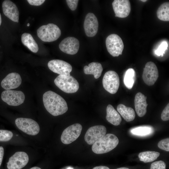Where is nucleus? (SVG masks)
Here are the masks:
<instances>
[{
    "label": "nucleus",
    "instance_id": "1",
    "mask_svg": "<svg viewBox=\"0 0 169 169\" xmlns=\"http://www.w3.org/2000/svg\"><path fill=\"white\" fill-rule=\"evenodd\" d=\"M43 99L46 109L53 116L62 115L68 110L64 99L53 91L49 90L45 92L43 95Z\"/></svg>",
    "mask_w": 169,
    "mask_h": 169
},
{
    "label": "nucleus",
    "instance_id": "2",
    "mask_svg": "<svg viewBox=\"0 0 169 169\" xmlns=\"http://www.w3.org/2000/svg\"><path fill=\"white\" fill-rule=\"evenodd\" d=\"M118 143L119 140L115 135L107 134L92 145V151L97 154L106 153L116 147Z\"/></svg>",
    "mask_w": 169,
    "mask_h": 169
},
{
    "label": "nucleus",
    "instance_id": "3",
    "mask_svg": "<svg viewBox=\"0 0 169 169\" xmlns=\"http://www.w3.org/2000/svg\"><path fill=\"white\" fill-rule=\"evenodd\" d=\"M38 36L42 41L51 42L57 40L60 36L61 31L59 27L53 23H49L40 27L37 30Z\"/></svg>",
    "mask_w": 169,
    "mask_h": 169
},
{
    "label": "nucleus",
    "instance_id": "4",
    "mask_svg": "<svg viewBox=\"0 0 169 169\" xmlns=\"http://www.w3.org/2000/svg\"><path fill=\"white\" fill-rule=\"evenodd\" d=\"M54 83L59 89L67 93H75L79 87L78 81L70 75H59L54 79Z\"/></svg>",
    "mask_w": 169,
    "mask_h": 169
},
{
    "label": "nucleus",
    "instance_id": "5",
    "mask_svg": "<svg viewBox=\"0 0 169 169\" xmlns=\"http://www.w3.org/2000/svg\"><path fill=\"white\" fill-rule=\"evenodd\" d=\"M106 46L108 52L113 57L121 55L124 45L122 39L118 35L112 34L106 38Z\"/></svg>",
    "mask_w": 169,
    "mask_h": 169
},
{
    "label": "nucleus",
    "instance_id": "6",
    "mask_svg": "<svg viewBox=\"0 0 169 169\" xmlns=\"http://www.w3.org/2000/svg\"><path fill=\"white\" fill-rule=\"evenodd\" d=\"M15 123L19 129L28 135H36L40 131L38 124L31 119L18 118L16 119Z\"/></svg>",
    "mask_w": 169,
    "mask_h": 169
},
{
    "label": "nucleus",
    "instance_id": "7",
    "mask_svg": "<svg viewBox=\"0 0 169 169\" xmlns=\"http://www.w3.org/2000/svg\"><path fill=\"white\" fill-rule=\"evenodd\" d=\"M102 84L104 88L107 92L113 94L116 93L120 85V79L118 74L114 71L107 72L103 76Z\"/></svg>",
    "mask_w": 169,
    "mask_h": 169
},
{
    "label": "nucleus",
    "instance_id": "8",
    "mask_svg": "<svg viewBox=\"0 0 169 169\" xmlns=\"http://www.w3.org/2000/svg\"><path fill=\"white\" fill-rule=\"evenodd\" d=\"M2 100L11 106H17L23 103L25 96L23 92L21 91L5 90L1 94Z\"/></svg>",
    "mask_w": 169,
    "mask_h": 169
},
{
    "label": "nucleus",
    "instance_id": "9",
    "mask_svg": "<svg viewBox=\"0 0 169 169\" xmlns=\"http://www.w3.org/2000/svg\"><path fill=\"white\" fill-rule=\"evenodd\" d=\"M81 125L76 123L71 125L63 132L61 136V141L64 144H69L76 140L80 135L82 130Z\"/></svg>",
    "mask_w": 169,
    "mask_h": 169
},
{
    "label": "nucleus",
    "instance_id": "10",
    "mask_svg": "<svg viewBox=\"0 0 169 169\" xmlns=\"http://www.w3.org/2000/svg\"><path fill=\"white\" fill-rule=\"evenodd\" d=\"M106 132V127L102 125H96L89 128L84 136V140L89 145H93L102 138Z\"/></svg>",
    "mask_w": 169,
    "mask_h": 169
},
{
    "label": "nucleus",
    "instance_id": "11",
    "mask_svg": "<svg viewBox=\"0 0 169 169\" xmlns=\"http://www.w3.org/2000/svg\"><path fill=\"white\" fill-rule=\"evenodd\" d=\"M158 77V70L155 64L151 61L147 62L144 68L142 75L145 83L149 86L153 85Z\"/></svg>",
    "mask_w": 169,
    "mask_h": 169
},
{
    "label": "nucleus",
    "instance_id": "12",
    "mask_svg": "<svg viewBox=\"0 0 169 169\" xmlns=\"http://www.w3.org/2000/svg\"><path fill=\"white\" fill-rule=\"evenodd\" d=\"M28 161L29 157L26 152H17L9 158L7 167L8 169H21L27 164Z\"/></svg>",
    "mask_w": 169,
    "mask_h": 169
},
{
    "label": "nucleus",
    "instance_id": "13",
    "mask_svg": "<svg viewBox=\"0 0 169 169\" xmlns=\"http://www.w3.org/2000/svg\"><path fill=\"white\" fill-rule=\"evenodd\" d=\"M48 66L50 70L59 75H70L72 69L69 64L59 59H53L49 61Z\"/></svg>",
    "mask_w": 169,
    "mask_h": 169
},
{
    "label": "nucleus",
    "instance_id": "14",
    "mask_svg": "<svg viewBox=\"0 0 169 169\" xmlns=\"http://www.w3.org/2000/svg\"><path fill=\"white\" fill-rule=\"evenodd\" d=\"M79 47V40L72 37H67L60 43L59 48L63 52L68 54L74 55L78 52Z\"/></svg>",
    "mask_w": 169,
    "mask_h": 169
},
{
    "label": "nucleus",
    "instance_id": "15",
    "mask_svg": "<svg viewBox=\"0 0 169 169\" xmlns=\"http://www.w3.org/2000/svg\"><path fill=\"white\" fill-rule=\"evenodd\" d=\"M99 24L97 19L92 13H89L86 15L84 24V28L86 35L93 37L97 33Z\"/></svg>",
    "mask_w": 169,
    "mask_h": 169
},
{
    "label": "nucleus",
    "instance_id": "16",
    "mask_svg": "<svg viewBox=\"0 0 169 169\" xmlns=\"http://www.w3.org/2000/svg\"><path fill=\"white\" fill-rule=\"evenodd\" d=\"M112 5L116 17L125 18L130 13L131 4L128 0H115Z\"/></svg>",
    "mask_w": 169,
    "mask_h": 169
},
{
    "label": "nucleus",
    "instance_id": "17",
    "mask_svg": "<svg viewBox=\"0 0 169 169\" xmlns=\"http://www.w3.org/2000/svg\"><path fill=\"white\" fill-rule=\"evenodd\" d=\"M2 8L6 16L13 22H18L19 12L14 3L10 0H4L2 3Z\"/></svg>",
    "mask_w": 169,
    "mask_h": 169
},
{
    "label": "nucleus",
    "instance_id": "18",
    "mask_svg": "<svg viewBox=\"0 0 169 169\" xmlns=\"http://www.w3.org/2000/svg\"><path fill=\"white\" fill-rule=\"evenodd\" d=\"M22 79L19 74L12 72L8 74L2 80L1 85L6 90H11L18 88L21 84Z\"/></svg>",
    "mask_w": 169,
    "mask_h": 169
},
{
    "label": "nucleus",
    "instance_id": "19",
    "mask_svg": "<svg viewBox=\"0 0 169 169\" xmlns=\"http://www.w3.org/2000/svg\"><path fill=\"white\" fill-rule=\"evenodd\" d=\"M146 99L147 97L140 92L137 93L135 95L134 100L135 109L139 117L143 116L146 112V108L148 105L146 102Z\"/></svg>",
    "mask_w": 169,
    "mask_h": 169
},
{
    "label": "nucleus",
    "instance_id": "20",
    "mask_svg": "<svg viewBox=\"0 0 169 169\" xmlns=\"http://www.w3.org/2000/svg\"><path fill=\"white\" fill-rule=\"evenodd\" d=\"M106 119L107 121L114 125H118L121 121V118L120 114L114 107L109 104L106 108Z\"/></svg>",
    "mask_w": 169,
    "mask_h": 169
},
{
    "label": "nucleus",
    "instance_id": "21",
    "mask_svg": "<svg viewBox=\"0 0 169 169\" xmlns=\"http://www.w3.org/2000/svg\"><path fill=\"white\" fill-rule=\"evenodd\" d=\"M101 64L98 62H93L90 63L88 66L85 65L84 68V71L86 74H93L95 79L99 78L103 71Z\"/></svg>",
    "mask_w": 169,
    "mask_h": 169
},
{
    "label": "nucleus",
    "instance_id": "22",
    "mask_svg": "<svg viewBox=\"0 0 169 169\" xmlns=\"http://www.w3.org/2000/svg\"><path fill=\"white\" fill-rule=\"evenodd\" d=\"M21 40L23 44L31 51L34 53L38 52V45L30 34L23 33L22 35Z\"/></svg>",
    "mask_w": 169,
    "mask_h": 169
},
{
    "label": "nucleus",
    "instance_id": "23",
    "mask_svg": "<svg viewBox=\"0 0 169 169\" xmlns=\"http://www.w3.org/2000/svg\"><path fill=\"white\" fill-rule=\"evenodd\" d=\"M117 110L124 119L127 121H131L135 117V111L131 107L120 104L117 106Z\"/></svg>",
    "mask_w": 169,
    "mask_h": 169
},
{
    "label": "nucleus",
    "instance_id": "24",
    "mask_svg": "<svg viewBox=\"0 0 169 169\" xmlns=\"http://www.w3.org/2000/svg\"><path fill=\"white\" fill-rule=\"evenodd\" d=\"M156 14L160 20L164 21H169V3L166 2L162 4L158 8Z\"/></svg>",
    "mask_w": 169,
    "mask_h": 169
},
{
    "label": "nucleus",
    "instance_id": "25",
    "mask_svg": "<svg viewBox=\"0 0 169 169\" xmlns=\"http://www.w3.org/2000/svg\"><path fill=\"white\" fill-rule=\"evenodd\" d=\"M136 78V72L132 68H129L126 71L124 78V83L129 89L133 87Z\"/></svg>",
    "mask_w": 169,
    "mask_h": 169
},
{
    "label": "nucleus",
    "instance_id": "26",
    "mask_svg": "<svg viewBox=\"0 0 169 169\" xmlns=\"http://www.w3.org/2000/svg\"><path fill=\"white\" fill-rule=\"evenodd\" d=\"M160 155L159 152L147 151L140 152L138 155L140 160L145 163L153 161L156 160Z\"/></svg>",
    "mask_w": 169,
    "mask_h": 169
},
{
    "label": "nucleus",
    "instance_id": "27",
    "mask_svg": "<svg viewBox=\"0 0 169 169\" xmlns=\"http://www.w3.org/2000/svg\"><path fill=\"white\" fill-rule=\"evenodd\" d=\"M151 131L150 127L142 126L132 128L131 130V132L134 135L143 136L150 134Z\"/></svg>",
    "mask_w": 169,
    "mask_h": 169
},
{
    "label": "nucleus",
    "instance_id": "28",
    "mask_svg": "<svg viewBox=\"0 0 169 169\" xmlns=\"http://www.w3.org/2000/svg\"><path fill=\"white\" fill-rule=\"evenodd\" d=\"M13 136V132L7 130H0V141H7L10 140Z\"/></svg>",
    "mask_w": 169,
    "mask_h": 169
},
{
    "label": "nucleus",
    "instance_id": "29",
    "mask_svg": "<svg viewBox=\"0 0 169 169\" xmlns=\"http://www.w3.org/2000/svg\"><path fill=\"white\" fill-rule=\"evenodd\" d=\"M168 46V44L166 42L164 41L162 42L157 49L155 50V54L158 56H163L167 49Z\"/></svg>",
    "mask_w": 169,
    "mask_h": 169
},
{
    "label": "nucleus",
    "instance_id": "30",
    "mask_svg": "<svg viewBox=\"0 0 169 169\" xmlns=\"http://www.w3.org/2000/svg\"><path fill=\"white\" fill-rule=\"evenodd\" d=\"M158 146L161 149L169 151V138L161 140L158 143Z\"/></svg>",
    "mask_w": 169,
    "mask_h": 169
},
{
    "label": "nucleus",
    "instance_id": "31",
    "mask_svg": "<svg viewBox=\"0 0 169 169\" xmlns=\"http://www.w3.org/2000/svg\"><path fill=\"white\" fill-rule=\"evenodd\" d=\"M166 164L162 161H159L151 163L150 169H166Z\"/></svg>",
    "mask_w": 169,
    "mask_h": 169
},
{
    "label": "nucleus",
    "instance_id": "32",
    "mask_svg": "<svg viewBox=\"0 0 169 169\" xmlns=\"http://www.w3.org/2000/svg\"><path fill=\"white\" fill-rule=\"evenodd\" d=\"M161 119L163 121L169 120V104L168 103L163 110L161 115Z\"/></svg>",
    "mask_w": 169,
    "mask_h": 169
},
{
    "label": "nucleus",
    "instance_id": "33",
    "mask_svg": "<svg viewBox=\"0 0 169 169\" xmlns=\"http://www.w3.org/2000/svg\"><path fill=\"white\" fill-rule=\"evenodd\" d=\"M67 4L70 9L72 10H75L77 8L79 0H66Z\"/></svg>",
    "mask_w": 169,
    "mask_h": 169
},
{
    "label": "nucleus",
    "instance_id": "34",
    "mask_svg": "<svg viewBox=\"0 0 169 169\" xmlns=\"http://www.w3.org/2000/svg\"><path fill=\"white\" fill-rule=\"evenodd\" d=\"M29 3L32 5L39 6L42 4L45 1L44 0H28Z\"/></svg>",
    "mask_w": 169,
    "mask_h": 169
},
{
    "label": "nucleus",
    "instance_id": "35",
    "mask_svg": "<svg viewBox=\"0 0 169 169\" xmlns=\"http://www.w3.org/2000/svg\"><path fill=\"white\" fill-rule=\"evenodd\" d=\"M4 155V149L3 147L0 146V166L2 164Z\"/></svg>",
    "mask_w": 169,
    "mask_h": 169
},
{
    "label": "nucleus",
    "instance_id": "36",
    "mask_svg": "<svg viewBox=\"0 0 169 169\" xmlns=\"http://www.w3.org/2000/svg\"><path fill=\"white\" fill-rule=\"evenodd\" d=\"M92 169H110V168L105 166H100L95 167Z\"/></svg>",
    "mask_w": 169,
    "mask_h": 169
},
{
    "label": "nucleus",
    "instance_id": "37",
    "mask_svg": "<svg viewBox=\"0 0 169 169\" xmlns=\"http://www.w3.org/2000/svg\"><path fill=\"white\" fill-rule=\"evenodd\" d=\"M30 169H41V168H40L39 167H37V166H34L33 167H32L31 168H30Z\"/></svg>",
    "mask_w": 169,
    "mask_h": 169
},
{
    "label": "nucleus",
    "instance_id": "38",
    "mask_svg": "<svg viewBox=\"0 0 169 169\" xmlns=\"http://www.w3.org/2000/svg\"><path fill=\"white\" fill-rule=\"evenodd\" d=\"M116 169H129L128 168L123 167L119 168Z\"/></svg>",
    "mask_w": 169,
    "mask_h": 169
},
{
    "label": "nucleus",
    "instance_id": "39",
    "mask_svg": "<svg viewBox=\"0 0 169 169\" xmlns=\"http://www.w3.org/2000/svg\"><path fill=\"white\" fill-rule=\"evenodd\" d=\"M1 23H2V18H1V16L0 13V26L1 25Z\"/></svg>",
    "mask_w": 169,
    "mask_h": 169
},
{
    "label": "nucleus",
    "instance_id": "40",
    "mask_svg": "<svg viewBox=\"0 0 169 169\" xmlns=\"http://www.w3.org/2000/svg\"><path fill=\"white\" fill-rule=\"evenodd\" d=\"M141 1L143 2H146L147 1L146 0H141Z\"/></svg>",
    "mask_w": 169,
    "mask_h": 169
},
{
    "label": "nucleus",
    "instance_id": "41",
    "mask_svg": "<svg viewBox=\"0 0 169 169\" xmlns=\"http://www.w3.org/2000/svg\"><path fill=\"white\" fill-rule=\"evenodd\" d=\"M29 25H30V24H29V23H28V24H27V26H29Z\"/></svg>",
    "mask_w": 169,
    "mask_h": 169
}]
</instances>
